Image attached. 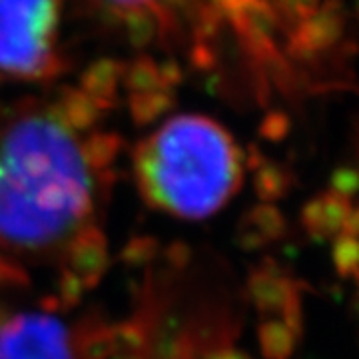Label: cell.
<instances>
[{"mask_svg":"<svg viewBox=\"0 0 359 359\" xmlns=\"http://www.w3.org/2000/svg\"><path fill=\"white\" fill-rule=\"evenodd\" d=\"M106 16L124 25L136 40L176 34L200 0H88Z\"/></svg>","mask_w":359,"mask_h":359,"instance_id":"5b68a950","label":"cell"},{"mask_svg":"<svg viewBox=\"0 0 359 359\" xmlns=\"http://www.w3.org/2000/svg\"><path fill=\"white\" fill-rule=\"evenodd\" d=\"M60 0H0V78L42 82L62 68Z\"/></svg>","mask_w":359,"mask_h":359,"instance_id":"3957f363","label":"cell"},{"mask_svg":"<svg viewBox=\"0 0 359 359\" xmlns=\"http://www.w3.org/2000/svg\"><path fill=\"white\" fill-rule=\"evenodd\" d=\"M242 168V152L230 132L202 114L170 118L136 150L144 198L186 219L216 214L240 188Z\"/></svg>","mask_w":359,"mask_h":359,"instance_id":"7a4b0ae2","label":"cell"},{"mask_svg":"<svg viewBox=\"0 0 359 359\" xmlns=\"http://www.w3.org/2000/svg\"><path fill=\"white\" fill-rule=\"evenodd\" d=\"M0 359H74L65 323L48 313H18L0 325Z\"/></svg>","mask_w":359,"mask_h":359,"instance_id":"277c9868","label":"cell"},{"mask_svg":"<svg viewBox=\"0 0 359 359\" xmlns=\"http://www.w3.org/2000/svg\"><path fill=\"white\" fill-rule=\"evenodd\" d=\"M102 80L46 100L0 106V242L44 250L92 214L98 176L116 152L96 130L110 92Z\"/></svg>","mask_w":359,"mask_h":359,"instance_id":"6da1fadb","label":"cell"}]
</instances>
